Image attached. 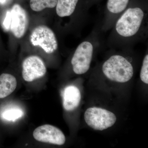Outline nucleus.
I'll list each match as a JSON object with an SVG mask.
<instances>
[{
	"label": "nucleus",
	"mask_w": 148,
	"mask_h": 148,
	"mask_svg": "<svg viewBox=\"0 0 148 148\" xmlns=\"http://www.w3.org/2000/svg\"><path fill=\"white\" fill-rule=\"evenodd\" d=\"M102 70L109 79L120 83H125L131 79L134 74L132 64L121 56H111L104 63Z\"/></svg>",
	"instance_id": "obj_1"
},
{
	"label": "nucleus",
	"mask_w": 148,
	"mask_h": 148,
	"mask_svg": "<svg viewBox=\"0 0 148 148\" xmlns=\"http://www.w3.org/2000/svg\"><path fill=\"white\" fill-rule=\"evenodd\" d=\"M144 17V12L140 8L127 9L117 21L116 32L123 37L134 36L140 29Z\"/></svg>",
	"instance_id": "obj_2"
},
{
	"label": "nucleus",
	"mask_w": 148,
	"mask_h": 148,
	"mask_svg": "<svg viewBox=\"0 0 148 148\" xmlns=\"http://www.w3.org/2000/svg\"><path fill=\"white\" fill-rule=\"evenodd\" d=\"M84 119L88 125L95 130H103L112 127L115 123V115L101 108H89L84 113Z\"/></svg>",
	"instance_id": "obj_3"
},
{
	"label": "nucleus",
	"mask_w": 148,
	"mask_h": 148,
	"mask_svg": "<svg viewBox=\"0 0 148 148\" xmlns=\"http://www.w3.org/2000/svg\"><path fill=\"white\" fill-rule=\"evenodd\" d=\"M30 41L34 46H39L46 53L51 54L58 47L57 39L53 31L45 25H40L32 31Z\"/></svg>",
	"instance_id": "obj_4"
},
{
	"label": "nucleus",
	"mask_w": 148,
	"mask_h": 148,
	"mask_svg": "<svg viewBox=\"0 0 148 148\" xmlns=\"http://www.w3.org/2000/svg\"><path fill=\"white\" fill-rule=\"evenodd\" d=\"M93 47L88 41L80 44L77 48L71 60L73 70L75 73H85L90 69L93 55Z\"/></svg>",
	"instance_id": "obj_5"
},
{
	"label": "nucleus",
	"mask_w": 148,
	"mask_h": 148,
	"mask_svg": "<svg viewBox=\"0 0 148 148\" xmlns=\"http://www.w3.org/2000/svg\"><path fill=\"white\" fill-rule=\"evenodd\" d=\"M10 16L9 30L17 38L24 36L29 25L28 14L21 5L16 4L8 11Z\"/></svg>",
	"instance_id": "obj_6"
},
{
	"label": "nucleus",
	"mask_w": 148,
	"mask_h": 148,
	"mask_svg": "<svg viewBox=\"0 0 148 148\" xmlns=\"http://www.w3.org/2000/svg\"><path fill=\"white\" fill-rule=\"evenodd\" d=\"M47 69L44 62L37 56H31L22 63V77L27 82H32L45 75Z\"/></svg>",
	"instance_id": "obj_7"
},
{
	"label": "nucleus",
	"mask_w": 148,
	"mask_h": 148,
	"mask_svg": "<svg viewBox=\"0 0 148 148\" xmlns=\"http://www.w3.org/2000/svg\"><path fill=\"white\" fill-rule=\"evenodd\" d=\"M33 136L39 142L58 145H62L66 142V137L61 130L50 125L39 126L35 130Z\"/></svg>",
	"instance_id": "obj_8"
},
{
	"label": "nucleus",
	"mask_w": 148,
	"mask_h": 148,
	"mask_svg": "<svg viewBox=\"0 0 148 148\" xmlns=\"http://www.w3.org/2000/svg\"><path fill=\"white\" fill-rule=\"evenodd\" d=\"M63 106L67 111H72L79 106L81 95L79 88L73 85L64 88L63 95Z\"/></svg>",
	"instance_id": "obj_9"
},
{
	"label": "nucleus",
	"mask_w": 148,
	"mask_h": 148,
	"mask_svg": "<svg viewBox=\"0 0 148 148\" xmlns=\"http://www.w3.org/2000/svg\"><path fill=\"white\" fill-rule=\"evenodd\" d=\"M17 81L12 75L3 73L0 75V98L7 97L16 89Z\"/></svg>",
	"instance_id": "obj_10"
},
{
	"label": "nucleus",
	"mask_w": 148,
	"mask_h": 148,
	"mask_svg": "<svg viewBox=\"0 0 148 148\" xmlns=\"http://www.w3.org/2000/svg\"><path fill=\"white\" fill-rule=\"evenodd\" d=\"M79 0H57L56 12L61 17L71 16L75 9Z\"/></svg>",
	"instance_id": "obj_11"
},
{
	"label": "nucleus",
	"mask_w": 148,
	"mask_h": 148,
	"mask_svg": "<svg viewBox=\"0 0 148 148\" xmlns=\"http://www.w3.org/2000/svg\"><path fill=\"white\" fill-rule=\"evenodd\" d=\"M57 0H30L31 9L35 12L41 11L45 8H53L56 6Z\"/></svg>",
	"instance_id": "obj_12"
},
{
	"label": "nucleus",
	"mask_w": 148,
	"mask_h": 148,
	"mask_svg": "<svg viewBox=\"0 0 148 148\" xmlns=\"http://www.w3.org/2000/svg\"><path fill=\"white\" fill-rule=\"evenodd\" d=\"M129 0H108V10L114 14H118L124 11L127 7Z\"/></svg>",
	"instance_id": "obj_13"
},
{
	"label": "nucleus",
	"mask_w": 148,
	"mask_h": 148,
	"mask_svg": "<svg viewBox=\"0 0 148 148\" xmlns=\"http://www.w3.org/2000/svg\"><path fill=\"white\" fill-rule=\"evenodd\" d=\"M23 114L24 113L21 109L13 107L4 111L2 114V117L6 120L14 121L21 118Z\"/></svg>",
	"instance_id": "obj_14"
},
{
	"label": "nucleus",
	"mask_w": 148,
	"mask_h": 148,
	"mask_svg": "<svg viewBox=\"0 0 148 148\" xmlns=\"http://www.w3.org/2000/svg\"><path fill=\"white\" fill-rule=\"evenodd\" d=\"M140 79L143 82L148 84V55H146L143 60V66L140 74Z\"/></svg>",
	"instance_id": "obj_15"
},
{
	"label": "nucleus",
	"mask_w": 148,
	"mask_h": 148,
	"mask_svg": "<svg viewBox=\"0 0 148 148\" xmlns=\"http://www.w3.org/2000/svg\"><path fill=\"white\" fill-rule=\"evenodd\" d=\"M5 0H0V2L2 3H3L5 1Z\"/></svg>",
	"instance_id": "obj_16"
}]
</instances>
